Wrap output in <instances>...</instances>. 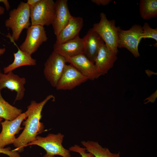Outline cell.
Here are the masks:
<instances>
[{
    "label": "cell",
    "instance_id": "cell-14",
    "mask_svg": "<svg viewBox=\"0 0 157 157\" xmlns=\"http://www.w3.org/2000/svg\"><path fill=\"white\" fill-rule=\"evenodd\" d=\"M55 17L52 26L54 34L57 36L72 17L67 0H57L55 2Z\"/></svg>",
    "mask_w": 157,
    "mask_h": 157
},
{
    "label": "cell",
    "instance_id": "cell-12",
    "mask_svg": "<svg viewBox=\"0 0 157 157\" xmlns=\"http://www.w3.org/2000/svg\"><path fill=\"white\" fill-rule=\"evenodd\" d=\"M65 58L67 62L73 66L88 80L93 81L100 76L94 63L84 54Z\"/></svg>",
    "mask_w": 157,
    "mask_h": 157
},
{
    "label": "cell",
    "instance_id": "cell-28",
    "mask_svg": "<svg viewBox=\"0 0 157 157\" xmlns=\"http://www.w3.org/2000/svg\"><path fill=\"white\" fill-rule=\"evenodd\" d=\"M5 12V9L3 7L0 6V15H3Z\"/></svg>",
    "mask_w": 157,
    "mask_h": 157
},
{
    "label": "cell",
    "instance_id": "cell-2",
    "mask_svg": "<svg viewBox=\"0 0 157 157\" xmlns=\"http://www.w3.org/2000/svg\"><path fill=\"white\" fill-rule=\"evenodd\" d=\"M9 16L5 25L12 30V40L17 41L23 29H27L31 25L30 7L26 3L21 2L17 8L10 11Z\"/></svg>",
    "mask_w": 157,
    "mask_h": 157
},
{
    "label": "cell",
    "instance_id": "cell-6",
    "mask_svg": "<svg viewBox=\"0 0 157 157\" xmlns=\"http://www.w3.org/2000/svg\"><path fill=\"white\" fill-rule=\"evenodd\" d=\"M118 36V48L126 49L135 58L140 56L138 47L142 39V27L140 25L134 24L126 30L121 29Z\"/></svg>",
    "mask_w": 157,
    "mask_h": 157
},
{
    "label": "cell",
    "instance_id": "cell-24",
    "mask_svg": "<svg viewBox=\"0 0 157 157\" xmlns=\"http://www.w3.org/2000/svg\"><path fill=\"white\" fill-rule=\"evenodd\" d=\"M19 152L13 150H11L10 147L6 148H0V153L8 155L9 157H20Z\"/></svg>",
    "mask_w": 157,
    "mask_h": 157
},
{
    "label": "cell",
    "instance_id": "cell-23",
    "mask_svg": "<svg viewBox=\"0 0 157 157\" xmlns=\"http://www.w3.org/2000/svg\"><path fill=\"white\" fill-rule=\"evenodd\" d=\"M69 151L79 154L81 157H94L91 153L86 151L84 147H82L80 146L75 144L69 148Z\"/></svg>",
    "mask_w": 157,
    "mask_h": 157
},
{
    "label": "cell",
    "instance_id": "cell-26",
    "mask_svg": "<svg viewBox=\"0 0 157 157\" xmlns=\"http://www.w3.org/2000/svg\"><path fill=\"white\" fill-rule=\"evenodd\" d=\"M2 2L5 5L6 9L7 11L9 10L10 8V6L8 0H0V3Z\"/></svg>",
    "mask_w": 157,
    "mask_h": 157
},
{
    "label": "cell",
    "instance_id": "cell-9",
    "mask_svg": "<svg viewBox=\"0 0 157 157\" xmlns=\"http://www.w3.org/2000/svg\"><path fill=\"white\" fill-rule=\"evenodd\" d=\"M28 115L27 110L12 120H5L1 122L2 129L0 133V148L13 144L16 138L15 135L23 129L21 127V123Z\"/></svg>",
    "mask_w": 157,
    "mask_h": 157
},
{
    "label": "cell",
    "instance_id": "cell-31",
    "mask_svg": "<svg viewBox=\"0 0 157 157\" xmlns=\"http://www.w3.org/2000/svg\"><path fill=\"white\" fill-rule=\"evenodd\" d=\"M3 119L1 118H0V124L1 123V122L2 120Z\"/></svg>",
    "mask_w": 157,
    "mask_h": 157
},
{
    "label": "cell",
    "instance_id": "cell-15",
    "mask_svg": "<svg viewBox=\"0 0 157 157\" xmlns=\"http://www.w3.org/2000/svg\"><path fill=\"white\" fill-rule=\"evenodd\" d=\"M83 25V20L80 17L72 16L65 26L56 36L55 43L60 44L79 36Z\"/></svg>",
    "mask_w": 157,
    "mask_h": 157
},
{
    "label": "cell",
    "instance_id": "cell-13",
    "mask_svg": "<svg viewBox=\"0 0 157 157\" xmlns=\"http://www.w3.org/2000/svg\"><path fill=\"white\" fill-rule=\"evenodd\" d=\"M117 54L110 52L104 43L100 48L94 64L100 76L108 73L117 59Z\"/></svg>",
    "mask_w": 157,
    "mask_h": 157
},
{
    "label": "cell",
    "instance_id": "cell-25",
    "mask_svg": "<svg viewBox=\"0 0 157 157\" xmlns=\"http://www.w3.org/2000/svg\"><path fill=\"white\" fill-rule=\"evenodd\" d=\"M91 1L96 4L97 5L99 6L102 5L105 6L107 5L110 3L112 1L111 0H92Z\"/></svg>",
    "mask_w": 157,
    "mask_h": 157
},
{
    "label": "cell",
    "instance_id": "cell-11",
    "mask_svg": "<svg viewBox=\"0 0 157 157\" xmlns=\"http://www.w3.org/2000/svg\"><path fill=\"white\" fill-rule=\"evenodd\" d=\"M26 83L25 78L20 77L13 72L7 74L1 72L0 73V90L7 88L11 91H15L17 94L14 103L23 98L25 91L24 85Z\"/></svg>",
    "mask_w": 157,
    "mask_h": 157
},
{
    "label": "cell",
    "instance_id": "cell-5",
    "mask_svg": "<svg viewBox=\"0 0 157 157\" xmlns=\"http://www.w3.org/2000/svg\"><path fill=\"white\" fill-rule=\"evenodd\" d=\"M31 25L43 26L52 25L55 17V2L53 0H39L30 7Z\"/></svg>",
    "mask_w": 157,
    "mask_h": 157
},
{
    "label": "cell",
    "instance_id": "cell-3",
    "mask_svg": "<svg viewBox=\"0 0 157 157\" xmlns=\"http://www.w3.org/2000/svg\"><path fill=\"white\" fill-rule=\"evenodd\" d=\"M100 17L99 22L94 24L92 28L99 35L108 50L111 52L117 54L118 52V34L121 28L115 26V20H108L104 13H101Z\"/></svg>",
    "mask_w": 157,
    "mask_h": 157
},
{
    "label": "cell",
    "instance_id": "cell-21",
    "mask_svg": "<svg viewBox=\"0 0 157 157\" xmlns=\"http://www.w3.org/2000/svg\"><path fill=\"white\" fill-rule=\"evenodd\" d=\"M139 11L141 18L149 20L157 17V0H140Z\"/></svg>",
    "mask_w": 157,
    "mask_h": 157
},
{
    "label": "cell",
    "instance_id": "cell-4",
    "mask_svg": "<svg viewBox=\"0 0 157 157\" xmlns=\"http://www.w3.org/2000/svg\"><path fill=\"white\" fill-rule=\"evenodd\" d=\"M64 138V135L60 133H49L46 137L37 135L34 141L28 143L26 147L36 145L45 150L47 154L62 157H71L70 151L62 145Z\"/></svg>",
    "mask_w": 157,
    "mask_h": 157
},
{
    "label": "cell",
    "instance_id": "cell-20",
    "mask_svg": "<svg viewBox=\"0 0 157 157\" xmlns=\"http://www.w3.org/2000/svg\"><path fill=\"white\" fill-rule=\"evenodd\" d=\"M1 91L0 90V118L5 120H12L22 113V110L6 101L2 96Z\"/></svg>",
    "mask_w": 157,
    "mask_h": 157
},
{
    "label": "cell",
    "instance_id": "cell-30",
    "mask_svg": "<svg viewBox=\"0 0 157 157\" xmlns=\"http://www.w3.org/2000/svg\"><path fill=\"white\" fill-rule=\"evenodd\" d=\"M43 157H55V156L50 155L46 153Z\"/></svg>",
    "mask_w": 157,
    "mask_h": 157
},
{
    "label": "cell",
    "instance_id": "cell-18",
    "mask_svg": "<svg viewBox=\"0 0 157 157\" xmlns=\"http://www.w3.org/2000/svg\"><path fill=\"white\" fill-rule=\"evenodd\" d=\"M17 51L14 53L13 62L3 68L4 73L7 74L19 67L25 66H34L36 65V60L33 58L31 56L21 51L18 47Z\"/></svg>",
    "mask_w": 157,
    "mask_h": 157
},
{
    "label": "cell",
    "instance_id": "cell-7",
    "mask_svg": "<svg viewBox=\"0 0 157 157\" xmlns=\"http://www.w3.org/2000/svg\"><path fill=\"white\" fill-rule=\"evenodd\" d=\"M67 62L65 57L54 51L52 52L45 62L44 74L52 86L56 87Z\"/></svg>",
    "mask_w": 157,
    "mask_h": 157
},
{
    "label": "cell",
    "instance_id": "cell-29",
    "mask_svg": "<svg viewBox=\"0 0 157 157\" xmlns=\"http://www.w3.org/2000/svg\"><path fill=\"white\" fill-rule=\"evenodd\" d=\"M6 50L5 48H0V56L3 54L5 52Z\"/></svg>",
    "mask_w": 157,
    "mask_h": 157
},
{
    "label": "cell",
    "instance_id": "cell-10",
    "mask_svg": "<svg viewBox=\"0 0 157 157\" xmlns=\"http://www.w3.org/2000/svg\"><path fill=\"white\" fill-rule=\"evenodd\" d=\"M88 80L72 65L66 64L55 88L57 90H70Z\"/></svg>",
    "mask_w": 157,
    "mask_h": 157
},
{
    "label": "cell",
    "instance_id": "cell-16",
    "mask_svg": "<svg viewBox=\"0 0 157 157\" xmlns=\"http://www.w3.org/2000/svg\"><path fill=\"white\" fill-rule=\"evenodd\" d=\"M82 38L84 46V54L94 63L99 50L104 42L99 35L92 28L89 29Z\"/></svg>",
    "mask_w": 157,
    "mask_h": 157
},
{
    "label": "cell",
    "instance_id": "cell-17",
    "mask_svg": "<svg viewBox=\"0 0 157 157\" xmlns=\"http://www.w3.org/2000/svg\"><path fill=\"white\" fill-rule=\"evenodd\" d=\"M53 47V51L65 57L84 54L83 39L79 36L60 44H55Z\"/></svg>",
    "mask_w": 157,
    "mask_h": 157
},
{
    "label": "cell",
    "instance_id": "cell-32",
    "mask_svg": "<svg viewBox=\"0 0 157 157\" xmlns=\"http://www.w3.org/2000/svg\"><path fill=\"white\" fill-rule=\"evenodd\" d=\"M1 72V69H0V73Z\"/></svg>",
    "mask_w": 157,
    "mask_h": 157
},
{
    "label": "cell",
    "instance_id": "cell-22",
    "mask_svg": "<svg viewBox=\"0 0 157 157\" xmlns=\"http://www.w3.org/2000/svg\"><path fill=\"white\" fill-rule=\"evenodd\" d=\"M142 27V37L143 39L151 38L157 43V28H151L147 22L144 23Z\"/></svg>",
    "mask_w": 157,
    "mask_h": 157
},
{
    "label": "cell",
    "instance_id": "cell-27",
    "mask_svg": "<svg viewBox=\"0 0 157 157\" xmlns=\"http://www.w3.org/2000/svg\"><path fill=\"white\" fill-rule=\"evenodd\" d=\"M39 0H28L26 3L30 7L34 6Z\"/></svg>",
    "mask_w": 157,
    "mask_h": 157
},
{
    "label": "cell",
    "instance_id": "cell-19",
    "mask_svg": "<svg viewBox=\"0 0 157 157\" xmlns=\"http://www.w3.org/2000/svg\"><path fill=\"white\" fill-rule=\"evenodd\" d=\"M81 143L87 152L92 154L94 157H120V153H112L106 147H104L98 142L92 141H82Z\"/></svg>",
    "mask_w": 157,
    "mask_h": 157
},
{
    "label": "cell",
    "instance_id": "cell-8",
    "mask_svg": "<svg viewBox=\"0 0 157 157\" xmlns=\"http://www.w3.org/2000/svg\"><path fill=\"white\" fill-rule=\"evenodd\" d=\"M47 37L44 27L39 25H31L27 29L25 40L20 46L21 51L31 56Z\"/></svg>",
    "mask_w": 157,
    "mask_h": 157
},
{
    "label": "cell",
    "instance_id": "cell-1",
    "mask_svg": "<svg viewBox=\"0 0 157 157\" xmlns=\"http://www.w3.org/2000/svg\"><path fill=\"white\" fill-rule=\"evenodd\" d=\"M51 99H54L55 97L53 95L49 94L39 103L34 100L31 101L27 107V118L23 122L24 129L13 144L16 148L14 150L18 152L23 151L24 147L34 141L37 135L43 130L44 125L40 122L42 112L44 105Z\"/></svg>",
    "mask_w": 157,
    "mask_h": 157
}]
</instances>
